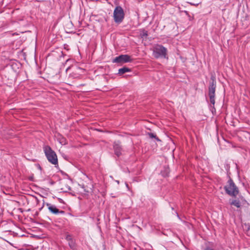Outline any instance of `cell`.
<instances>
[{
  "label": "cell",
  "instance_id": "cell-9",
  "mask_svg": "<svg viewBox=\"0 0 250 250\" xmlns=\"http://www.w3.org/2000/svg\"><path fill=\"white\" fill-rule=\"evenodd\" d=\"M149 135L150 136V137L153 138H155L156 139H157L156 135V134H153V133H149Z\"/></svg>",
  "mask_w": 250,
  "mask_h": 250
},
{
  "label": "cell",
  "instance_id": "cell-8",
  "mask_svg": "<svg viewBox=\"0 0 250 250\" xmlns=\"http://www.w3.org/2000/svg\"><path fill=\"white\" fill-rule=\"evenodd\" d=\"M232 204L234 205L235 206H237L238 207H239V203L238 201H235H235H233V202H232Z\"/></svg>",
  "mask_w": 250,
  "mask_h": 250
},
{
  "label": "cell",
  "instance_id": "cell-3",
  "mask_svg": "<svg viewBox=\"0 0 250 250\" xmlns=\"http://www.w3.org/2000/svg\"><path fill=\"white\" fill-rule=\"evenodd\" d=\"M153 55L156 58H167L168 51L164 46L157 44L153 48Z\"/></svg>",
  "mask_w": 250,
  "mask_h": 250
},
{
  "label": "cell",
  "instance_id": "cell-5",
  "mask_svg": "<svg viewBox=\"0 0 250 250\" xmlns=\"http://www.w3.org/2000/svg\"><path fill=\"white\" fill-rule=\"evenodd\" d=\"M125 13L122 8L120 6H117L114 11L113 18L115 22L120 24L124 20Z\"/></svg>",
  "mask_w": 250,
  "mask_h": 250
},
{
  "label": "cell",
  "instance_id": "cell-2",
  "mask_svg": "<svg viewBox=\"0 0 250 250\" xmlns=\"http://www.w3.org/2000/svg\"><path fill=\"white\" fill-rule=\"evenodd\" d=\"M44 150L48 160L52 164L57 165L58 164V158L54 151L48 146H44Z\"/></svg>",
  "mask_w": 250,
  "mask_h": 250
},
{
  "label": "cell",
  "instance_id": "cell-6",
  "mask_svg": "<svg viewBox=\"0 0 250 250\" xmlns=\"http://www.w3.org/2000/svg\"><path fill=\"white\" fill-rule=\"evenodd\" d=\"M131 58L127 55H122L116 57L113 60V62L116 63H125L131 61Z\"/></svg>",
  "mask_w": 250,
  "mask_h": 250
},
{
  "label": "cell",
  "instance_id": "cell-1",
  "mask_svg": "<svg viewBox=\"0 0 250 250\" xmlns=\"http://www.w3.org/2000/svg\"><path fill=\"white\" fill-rule=\"evenodd\" d=\"M216 79L215 73H212L211 76L210 85L209 87V95L210 97V102L211 105L214 107L215 105V90H216Z\"/></svg>",
  "mask_w": 250,
  "mask_h": 250
},
{
  "label": "cell",
  "instance_id": "cell-10",
  "mask_svg": "<svg viewBox=\"0 0 250 250\" xmlns=\"http://www.w3.org/2000/svg\"><path fill=\"white\" fill-rule=\"evenodd\" d=\"M50 210L53 212H58V210L57 209L55 208L51 207L50 208Z\"/></svg>",
  "mask_w": 250,
  "mask_h": 250
},
{
  "label": "cell",
  "instance_id": "cell-7",
  "mask_svg": "<svg viewBox=\"0 0 250 250\" xmlns=\"http://www.w3.org/2000/svg\"><path fill=\"white\" fill-rule=\"evenodd\" d=\"M130 71H131V70H130V69H129L128 67H124L119 70L118 73H119V74H124V73H126V72H130Z\"/></svg>",
  "mask_w": 250,
  "mask_h": 250
},
{
  "label": "cell",
  "instance_id": "cell-4",
  "mask_svg": "<svg viewBox=\"0 0 250 250\" xmlns=\"http://www.w3.org/2000/svg\"><path fill=\"white\" fill-rule=\"evenodd\" d=\"M225 189L228 195L232 196H235L238 195L239 192L238 187H236L235 183L231 180H230L228 182L227 184L225 186Z\"/></svg>",
  "mask_w": 250,
  "mask_h": 250
}]
</instances>
